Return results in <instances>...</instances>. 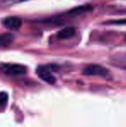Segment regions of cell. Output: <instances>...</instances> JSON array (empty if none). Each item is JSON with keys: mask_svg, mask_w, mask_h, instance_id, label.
<instances>
[{"mask_svg": "<svg viewBox=\"0 0 126 127\" xmlns=\"http://www.w3.org/2000/svg\"><path fill=\"white\" fill-rule=\"evenodd\" d=\"M23 1H24V0H0V6H8V5L20 3Z\"/></svg>", "mask_w": 126, "mask_h": 127, "instance_id": "8", "label": "cell"}, {"mask_svg": "<svg viewBox=\"0 0 126 127\" xmlns=\"http://www.w3.org/2000/svg\"><path fill=\"white\" fill-rule=\"evenodd\" d=\"M14 38L15 36L11 33H4L0 35V49L8 47L13 42Z\"/></svg>", "mask_w": 126, "mask_h": 127, "instance_id": "6", "label": "cell"}, {"mask_svg": "<svg viewBox=\"0 0 126 127\" xmlns=\"http://www.w3.org/2000/svg\"><path fill=\"white\" fill-rule=\"evenodd\" d=\"M0 69L3 71L4 74L12 76H17V75H23L26 74L27 68L26 67L20 64H12V63H4L0 66Z\"/></svg>", "mask_w": 126, "mask_h": 127, "instance_id": "1", "label": "cell"}, {"mask_svg": "<svg viewBox=\"0 0 126 127\" xmlns=\"http://www.w3.org/2000/svg\"><path fill=\"white\" fill-rule=\"evenodd\" d=\"M93 10V7H92L89 4L82 5V6L76 7V8L71 10L70 11L67 12V15L71 16V17H76V16H79V15H82V14L86 13V12H89Z\"/></svg>", "mask_w": 126, "mask_h": 127, "instance_id": "5", "label": "cell"}, {"mask_svg": "<svg viewBox=\"0 0 126 127\" xmlns=\"http://www.w3.org/2000/svg\"><path fill=\"white\" fill-rule=\"evenodd\" d=\"M83 74L85 75H93V76H102L104 77L109 74V70L104 67L97 64L88 65L83 69Z\"/></svg>", "mask_w": 126, "mask_h": 127, "instance_id": "2", "label": "cell"}, {"mask_svg": "<svg viewBox=\"0 0 126 127\" xmlns=\"http://www.w3.org/2000/svg\"><path fill=\"white\" fill-rule=\"evenodd\" d=\"M8 94L5 92L0 93V106H3L8 101Z\"/></svg>", "mask_w": 126, "mask_h": 127, "instance_id": "9", "label": "cell"}, {"mask_svg": "<svg viewBox=\"0 0 126 127\" xmlns=\"http://www.w3.org/2000/svg\"><path fill=\"white\" fill-rule=\"evenodd\" d=\"M75 35V29L74 27H67L60 30L57 34L58 38L60 39H68Z\"/></svg>", "mask_w": 126, "mask_h": 127, "instance_id": "7", "label": "cell"}, {"mask_svg": "<svg viewBox=\"0 0 126 127\" xmlns=\"http://www.w3.org/2000/svg\"><path fill=\"white\" fill-rule=\"evenodd\" d=\"M37 75L42 80L49 84H54L55 82V78L51 73V67L48 66H39L36 69Z\"/></svg>", "mask_w": 126, "mask_h": 127, "instance_id": "3", "label": "cell"}, {"mask_svg": "<svg viewBox=\"0 0 126 127\" xmlns=\"http://www.w3.org/2000/svg\"><path fill=\"white\" fill-rule=\"evenodd\" d=\"M3 24L4 27L11 30H17L21 28L23 22L21 18L17 17H8L3 19Z\"/></svg>", "mask_w": 126, "mask_h": 127, "instance_id": "4", "label": "cell"}]
</instances>
